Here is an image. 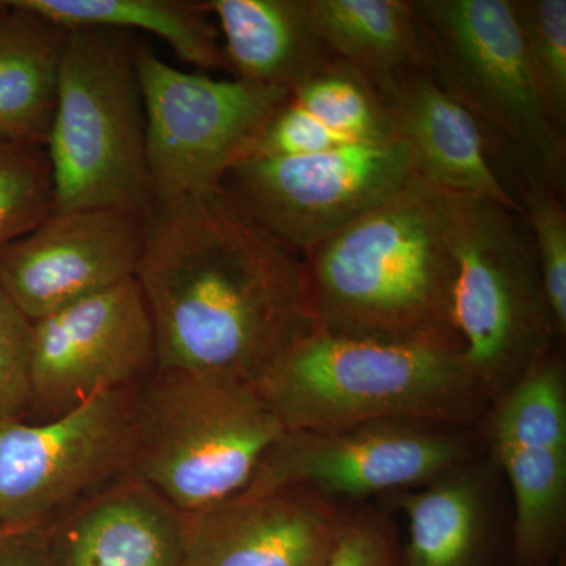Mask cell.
Instances as JSON below:
<instances>
[{
    "mask_svg": "<svg viewBox=\"0 0 566 566\" xmlns=\"http://www.w3.org/2000/svg\"><path fill=\"white\" fill-rule=\"evenodd\" d=\"M308 9L334 57L374 84L424 66L411 0H308Z\"/></svg>",
    "mask_w": 566,
    "mask_h": 566,
    "instance_id": "obj_20",
    "label": "cell"
},
{
    "mask_svg": "<svg viewBox=\"0 0 566 566\" xmlns=\"http://www.w3.org/2000/svg\"><path fill=\"white\" fill-rule=\"evenodd\" d=\"M285 433L253 382L158 370L134 390V479L178 512L240 494Z\"/></svg>",
    "mask_w": 566,
    "mask_h": 566,
    "instance_id": "obj_4",
    "label": "cell"
},
{
    "mask_svg": "<svg viewBox=\"0 0 566 566\" xmlns=\"http://www.w3.org/2000/svg\"><path fill=\"white\" fill-rule=\"evenodd\" d=\"M132 33L69 29L46 144L54 210H151L147 118Z\"/></svg>",
    "mask_w": 566,
    "mask_h": 566,
    "instance_id": "obj_6",
    "label": "cell"
},
{
    "mask_svg": "<svg viewBox=\"0 0 566 566\" xmlns=\"http://www.w3.org/2000/svg\"><path fill=\"white\" fill-rule=\"evenodd\" d=\"M32 338L33 322L0 286V423L31 415Z\"/></svg>",
    "mask_w": 566,
    "mask_h": 566,
    "instance_id": "obj_28",
    "label": "cell"
},
{
    "mask_svg": "<svg viewBox=\"0 0 566 566\" xmlns=\"http://www.w3.org/2000/svg\"><path fill=\"white\" fill-rule=\"evenodd\" d=\"M158 371V345L136 277L33 322V422L54 419Z\"/></svg>",
    "mask_w": 566,
    "mask_h": 566,
    "instance_id": "obj_11",
    "label": "cell"
},
{
    "mask_svg": "<svg viewBox=\"0 0 566 566\" xmlns=\"http://www.w3.org/2000/svg\"><path fill=\"white\" fill-rule=\"evenodd\" d=\"M51 566H181L185 515L128 476L44 531Z\"/></svg>",
    "mask_w": 566,
    "mask_h": 566,
    "instance_id": "obj_16",
    "label": "cell"
},
{
    "mask_svg": "<svg viewBox=\"0 0 566 566\" xmlns=\"http://www.w3.org/2000/svg\"><path fill=\"white\" fill-rule=\"evenodd\" d=\"M54 207L46 147H0V248L40 226Z\"/></svg>",
    "mask_w": 566,
    "mask_h": 566,
    "instance_id": "obj_26",
    "label": "cell"
},
{
    "mask_svg": "<svg viewBox=\"0 0 566 566\" xmlns=\"http://www.w3.org/2000/svg\"><path fill=\"white\" fill-rule=\"evenodd\" d=\"M301 259L315 326L461 348L452 322L453 192L415 177Z\"/></svg>",
    "mask_w": 566,
    "mask_h": 566,
    "instance_id": "obj_2",
    "label": "cell"
},
{
    "mask_svg": "<svg viewBox=\"0 0 566 566\" xmlns=\"http://www.w3.org/2000/svg\"><path fill=\"white\" fill-rule=\"evenodd\" d=\"M515 497V545L523 564H538L556 547L564 527L566 452L494 447Z\"/></svg>",
    "mask_w": 566,
    "mask_h": 566,
    "instance_id": "obj_22",
    "label": "cell"
},
{
    "mask_svg": "<svg viewBox=\"0 0 566 566\" xmlns=\"http://www.w3.org/2000/svg\"><path fill=\"white\" fill-rule=\"evenodd\" d=\"M10 2L9 0H0V22L6 20L7 14L10 13Z\"/></svg>",
    "mask_w": 566,
    "mask_h": 566,
    "instance_id": "obj_31",
    "label": "cell"
},
{
    "mask_svg": "<svg viewBox=\"0 0 566 566\" xmlns=\"http://www.w3.org/2000/svg\"><path fill=\"white\" fill-rule=\"evenodd\" d=\"M237 80L292 92L334 61L308 0H208Z\"/></svg>",
    "mask_w": 566,
    "mask_h": 566,
    "instance_id": "obj_17",
    "label": "cell"
},
{
    "mask_svg": "<svg viewBox=\"0 0 566 566\" xmlns=\"http://www.w3.org/2000/svg\"><path fill=\"white\" fill-rule=\"evenodd\" d=\"M290 98L349 145L397 139L374 82L340 59L294 88Z\"/></svg>",
    "mask_w": 566,
    "mask_h": 566,
    "instance_id": "obj_23",
    "label": "cell"
},
{
    "mask_svg": "<svg viewBox=\"0 0 566 566\" xmlns=\"http://www.w3.org/2000/svg\"><path fill=\"white\" fill-rule=\"evenodd\" d=\"M9 2L0 22V147H46L69 29Z\"/></svg>",
    "mask_w": 566,
    "mask_h": 566,
    "instance_id": "obj_18",
    "label": "cell"
},
{
    "mask_svg": "<svg viewBox=\"0 0 566 566\" xmlns=\"http://www.w3.org/2000/svg\"><path fill=\"white\" fill-rule=\"evenodd\" d=\"M417 177L442 191L486 197L521 210L482 126L427 66L375 84Z\"/></svg>",
    "mask_w": 566,
    "mask_h": 566,
    "instance_id": "obj_15",
    "label": "cell"
},
{
    "mask_svg": "<svg viewBox=\"0 0 566 566\" xmlns=\"http://www.w3.org/2000/svg\"><path fill=\"white\" fill-rule=\"evenodd\" d=\"M501 398L491 423L493 447L566 452V382L560 357L547 354Z\"/></svg>",
    "mask_w": 566,
    "mask_h": 566,
    "instance_id": "obj_24",
    "label": "cell"
},
{
    "mask_svg": "<svg viewBox=\"0 0 566 566\" xmlns=\"http://www.w3.org/2000/svg\"><path fill=\"white\" fill-rule=\"evenodd\" d=\"M136 281L155 327L158 370L255 385L314 324L303 259L222 188L151 208Z\"/></svg>",
    "mask_w": 566,
    "mask_h": 566,
    "instance_id": "obj_1",
    "label": "cell"
},
{
    "mask_svg": "<svg viewBox=\"0 0 566 566\" xmlns=\"http://www.w3.org/2000/svg\"><path fill=\"white\" fill-rule=\"evenodd\" d=\"M452 322L461 357L491 398L551 353L558 334L523 212L453 193Z\"/></svg>",
    "mask_w": 566,
    "mask_h": 566,
    "instance_id": "obj_7",
    "label": "cell"
},
{
    "mask_svg": "<svg viewBox=\"0 0 566 566\" xmlns=\"http://www.w3.org/2000/svg\"><path fill=\"white\" fill-rule=\"evenodd\" d=\"M513 7L539 102L566 134V0H513Z\"/></svg>",
    "mask_w": 566,
    "mask_h": 566,
    "instance_id": "obj_25",
    "label": "cell"
},
{
    "mask_svg": "<svg viewBox=\"0 0 566 566\" xmlns=\"http://www.w3.org/2000/svg\"><path fill=\"white\" fill-rule=\"evenodd\" d=\"M66 29L148 32L199 70L229 71L221 33L205 2L193 0H14Z\"/></svg>",
    "mask_w": 566,
    "mask_h": 566,
    "instance_id": "obj_19",
    "label": "cell"
},
{
    "mask_svg": "<svg viewBox=\"0 0 566 566\" xmlns=\"http://www.w3.org/2000/svg\"><path fill=\"white\" fill-rule=\"evenodd\" d=\"M324 566H400L397 543L385 517L367 513L346 520Z\"/></svg>",
    "mask_w": 566,
    "mask_h": 566,
    "instance_id": "obj_29",
    "label": "cell"
},
{
    "mask_svg": "<svg viewBox=\"0 0 566 566\" xmlns=\"http://www.w3.org/2000/svg\"><path fill=\"white\" fill-rule=\"evenodd\" d=\"M134 390L43 422L0 423V528L46 531L133 475Z\"/></svg>",
    "mask_w": 566,
    "mask_h": 566,
    "instance_id": "obj_9",
    "label": "cell"
},
{
    "mask_svg": "<svg viewBox=\"0 0 566 566\" xmlns=\"http://www.w3.org/2000/svg\"><path fill=\"white\" fill-rule=\"evenodd\" d=\"M411 3L424 66L474 115L515 196L536 180L565 197L566 134L539 102L513 0Z\"/></svg>",
    "mask_w": 566,
    "mask_h": 566,
    "instance_id": "obj_5",
    "label": "cell"
},
{
    "mask_svg": "<svg viewBox=\"0 0 566 566\" xmlns=\"http://www.w3.org/2000/svg\"><path fill=\"white\" fill-rule=\"evenodd\" d=\"M145 218L112 208L54 210L0 248V286L36 322L136 277Z\"/></svg>",
    "mask_w": 566,
    "mask_h": 566,
    "instance_id": "obj_13",
    "label": "cell"
},
{
    "mask_svg": "<svg viewBox=\"0 0 566 566\" xmlns=\"http://www.w3.org/2000/svg\"><path fill=\"white\" fill-rule=\"evenodd\" d=\"M521 210L534 240L543 289L558 334H566V208L565 197L536 180L517 186Z\"/></svg>",
    "mask_w": 566,
    "mask_h": 566,
    "instance_id": "obj_27",
    "label": "cell"
},
{
    "mask_svg": "<svg viewBox=\"0 0 566 566\" xmlns=\"http://www.w3.org/2000/svg\"><path fill=\"white\" fill-rule=\"evenodd\" d=\"M345 521L304 488L237 494L185 515L181 566H324Z\"/></svg>",
    "mask_w": 566,
    "mask_h": 566,
    "instance_id": "obj_14",
    "label": "cell"
},
{
    "mask_svg": "<svg viewBox=\"0 0 566 566\" xmlns=\"http://www.w3.org/2000/svg\"><path fill=\"white\" fill-rule=\"evenodd\" d=\"M406 566H474L483 534V497L472 476L453 475L405 494Z\"/></svg>",
    "mask_w": 566,
    "mask_h": 566,
    "instance_id": "obj_21",
    "label": "cell"
},
{
    "mask_svg": "<svg viewBox=\"0 0 566 566\" xmlns=\"http://www.w3.org/2000/svg\"><path fill=\"white\" fill-rule=\"evenodd\" d=\"M468 447L444 431L375 423L333 433L285 431L240 494L304 488L360 495L420 485L455 471Z\"/></svg>",
    "mask_w": 566,
    "mask_h": 566,
    "instance_id": "obj_12",
    "label": "cell"
},
{
    "mask_svg": "<svg viewBox=\"0 0 566 566\" xmlns=\"http://www.w3.org/2000/svg\"><path fill=\"white\" fill-rule=\"evenodd\" d=\"M136 62L147 118L151 208L221 188L292 93L237 77L186 73L139 43Z\"/></svg>",
    "mask_w": 566,
    "mask_h": 566,
    "instance_id": "obj_8",
    "label": "cell"
},
{
    "mask_svg": "<svg viewBox=\"0 0 566 566\" xmlns=\"http://www.w3.org/2000/svg\"><path fill=\"white\" fill-rule=\"evenodd\" d=\"M285 431L475 422L491 400L446 342H395L312 324L255 382Z\"/></svg>",
    "mask_w": 566,
    "mask_h": 566,
    "instance_id": "obj_3",
    "label": "cell"
},
{
    "mask_svg": "<svg viewBox=\"0 0 566 566\" xmlns=\"http://www.w3.org/2000/svg\"><path fill=\"white\" fill-rule=\"evenodd\" d=\"M0 566H51L41 528H0Z\"/></svg>",
    "mask_w": 566,
    "mask_h": 566,
    "instance_id": "obj_30",
    "label": "cell"
},
{
    "mask_svg": "<svg viewBox=\"0 0 566 566\" xmlns=\"http://www.w3.org/2000/svg\"><path fill=\"white\" fill-rule=\"evenodd\" d=\"M415 177L411 151L392 139L314 155L248 158L230 169L221 188L253 222L303 256Z\"/></svg>",
    "mask_w": 566,
    "mask_h": 566,
    "instance_id": "obj_10",
    "label": "cell"
}]
</instances>
